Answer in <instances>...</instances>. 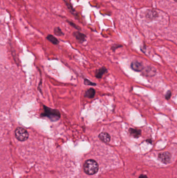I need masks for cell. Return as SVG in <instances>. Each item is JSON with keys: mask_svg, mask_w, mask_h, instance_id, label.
<instances>
[{"mask_svg": "<svg viewBox=\"0 0 177 178\" xmlns=\"http://www.w3.org/2000/svg\"><path fill=\"white\" fill-rule=\"evenodd\" d=\"M99 166L97 161L93 160H87L84 165L85 173L88 175L96 174L98 171Z\"/></svg>", "mask_w": 177, "mask_h": 178, "instance_id": "cell-1", "label": "cell"}, {"mask_svg": "<svg viewBox=\"0 0 177 178\" xmlns=\"http://www.w3.org/2000/svg\"><path fill=\"white\" fill-rule=\"evenodd\" d=\"M15 134L17 139L21 142L26 141L29 137L28 131L25 130L24 128L21 127L16 128L15 130Z\"/></svg>", "mask_w": 177, "mask_h": 178, "instance_id": "cell-2", "label": "cell"}, {"mask_svg": "<svg viewBox=\"0 0 177 178\" xmlns=\"http://www.w3.org/2000/svg\"><path fill=\"white\" fill-rule=\"evenodd\" d=\"M45 116L48 117L51 120L56 121L59 120L60 118V114L58 110H53L49 108L45 107Z\"/></svg>", "mask_w": 177, "mask_h": 178, "instance_id": "cell-3", "label": "cell"}, {"mask_svg": "<svg viewBox=\"0 0 177 178\" xmlns=\"http://www.w3.org/2000/svg\"><path fill=\"white\" fill-rule=\"evenodd\" d=\"M130 67L133 71H137V72H140L143 70L144 66L142 63L140 61H134L131 62Z\"/></svg>", "mask_w": 177, "mask_h": 178, "instance_id": "cell-4", "label": "cell"}, {"mask_svg": "<svg viewBox=\"0 0 177 178\" xmlns=\"http://www.w3.org/2000/svg\"><path fill=\"white\" fill-rule=\"evenodd\" d=\"M159 160L162 163H168L171 160L172 155L169 153L164 152L159 154Z\"/></svg>", "mask_w": 177, "mask_h": 178, "instance_id": "cell-5", "label": "cell"}, {"mask_svg": "<svg viewBox=\"0 0 177 178\" xmlns=\"http://www.w3.org/2000/svg\"><path fill=\"white\" fill-rule=\"evenodd\" d=\"M98 137L101 141L105 143H108L111 140V137L107 132H101L99 134Z\"/></svg>", "mask_w": 177, "mask_h": 178, "instance_id": "cell-6", "label": "cell"}, {"mask_svg": "<svg viewBox=\"0 0 177 178\" xmlns=\"http://www.w3.org/2000/svg\"><path fill=\"white\" fill-rule=\"evenodd\" d=\"M129 132L130 134L135 138H138L141 134V130L134 128H130L129 129Z\"/></svg>", "mask_w": 177, "mask_h": 178, "instance_id": "cell-7", "label": "cell"}, {"mask_svg": "<svg viewBox=\"0 0 177 178\" xmlns=\"http://www.w3.org/2000/svg\"><path fill=\"white\" fill-rule=\"evenodd\" d=\"M96 94V91L93 88H89L85 91L84 97L87 98H92L94 97Z\"/></svg>", "mask_w": 177, "mask_h": 178, "instance_id": "cell-8", "label": "cell"}, {"mask_svg": "<svg viewBox=\"0 0 177 178\" xmlns=\"http://www.w3.org/2000/svg\"><path fill=\"white\" fill-rule=\"evenodd\" d=\"M107 69L105 67H102L101 68L99 69L96 71L95 74V77L98 79H101L103 76V74H105L106 72H107Z\"/></svg>", "mask_w": 177, "mask_h": 178, "instance_id": "cell-9", "label": "cell"}, {"mask_svg": "<svg viewBox=\"0 0 177 178\" xmlns=\"http://www.w3.org/2000/svg\"><path fill=\"white\" fill-rule=\"evenodd\" d=\"M73 35H74L76 40L80 43H83L85 41L86 35L84 34L80 33L79 32H74L73 34Z\"/></svg>", "mask_w": 177, "mask_h": 178, "instance_id": "cell-10", "label": "cell"}, {"mask_svg": "<svg viewBox=\"0 0 177 178\" xmlns=\"http://www.w3.org/2000/svg\"><path fill=\"white\" fill-rule=\"evenodd\" d=\"M156 74V71L153 67H147L144 71V74L146 76H153Z\"/></svg>", "mask_w": 177, "mask_h": 178, "instance_id": "cell-11", "label": "cell"}, {"mask_svg": "<svg viewBox=\"0 0 177 178\" xmlns=\"http://www.w3.org/2000/svg\"><path fill=\"white\" fill-rule=\"evenodd\" d=\"M46 39L47 40L55 45L58 44L59 42L58 40L55 37L54 35H48L46 37Z\"/></svg>", "mask_w": 177, "mask_h": 178, "instance_id": "cell-12", "label": "cell"}, {"mask_svg": "<svg viewBox=\"0 0 177 178\" xmlns=\"http://www.w3.org/2000/svg\"><path fill=\"white\" fill-rule=\"evenodd\" d=\"M156 14L157 13H156V12L153 11H150L148 12L146 16L149 18L153 19L156 17Z\"/></svg>", "mask_w": 177, "mask_h": 178, "instance_id": "cell-13", "label": "cell"}, {"mask_svg": "<svg viewBox=\"0 0 177 178\" xmlns=\"http://www.w3.org/2000/svg\"><path fill=\"white\" fill-rule=\"evenodd\" d=\"M54 32L56 35H58V36H61V35H64L61 29L59 27H55L54 28Z\"/></svg>", "mask_w": 177, "mask_h": 178, "instance_id": "cell-14", "label": "cell"}, {"mask_svg": "<svg viewBox=\"0 0 177 178\" xmlns=\"http://www.w3.org/2000/svg\"><path fill=\"white\" fill-rule=\"evenodd\" d=\"M84 84L86 85H91V86H96L97 84H95L94 82H92L88 79H85L84 81Z\"/></svg>", "mask_w": 177, "mask_h": 178, "instance_id": "cell-15", "label": "cell"}, {"mask_svg": "<svg viewBox=\"0 0 177 178\" xmlns=\"http://www.w3.org/2000/svg\"><path fill=\"white\" fill-rule=\"evenodd\" d=\"M171 96H172V92H171V91H168L167 92L166 95H165V98H166L167 100H168L170 99Z\"/></svg>", "mask_w": 177, "mask_h": 178, "instance_id": "cell-16", "label": "cell"}, {"mask_svg": "<svg viewBox=\"0 0 177 178\" xmlns=\"http://www.w3.org/2000/svg\"><path fill=\"white\" fill-rule=\"evenodd\" d=\"M69 23L70 24V25L71 26H72V27H73L74 28H76V29H80V28L78 27V26H76V24H74V23H73V22H71V21H68Z\"/></svg>", "mask_w": 177, "mask_h": 178, "instance_id": "cell-17", "label": "cell"}, {"mask_svg": "<svg viewBox=\"0 0 177 178\" xmlns=\"http://www.w3.org/2000/svg\"><path fill=\"white\" fill-rule=\"evenodd\" d=\"M122 47V45H117V47H116V45H114V47H113L112 48V50L113 51H115V50H116V48H120V47Z\"/></svg>", "mask_w": 177, "mask_h": 178, "instance_id": "cell-18", "label": "cell"}, {"mask_svg": "<svg viewBox=\"0 0 177 178\" xmlns=\"http://www.w3.org/2000/svg\"><path fill=\"white\" fill-rule=\"evenodd\" d=\"M139 178H148V176H146V175H144V174H141L140 175Z\"/></svg>", "mask_w": 177, "mask_h": 178, "instance_id": "cell-19", "label": "cell"}]
</instances>
